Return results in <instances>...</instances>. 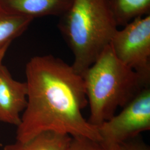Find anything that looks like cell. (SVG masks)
<instances>
[{"label": "cell", "instance_id": "obj_1", "mask_svg": "<svg viewBox=\"0 0 150 150\" xmlns=\"http://www.w3.org/2000/svg\"><path fill=\"white\" fill-rule=\"evenodd\" d=\"M27 105L17 127L16 141L54 132L101 141L97 127L82 111L88 100L84 81L72 65L51 54L36 56L26 66Z\"/></svg>", "mask_w": 150, "mask_h": 150}, {"label": "cell", "instance_id": "obj_2", "mask_svg": "<svg viewBox=\"0 0 150 150\" xmlns=\"http://www.w3.org/2000/svg\"><path fill=\"white\" fill-rule=\"evenodd\" d=\"M59 17L57 26L74 56L72 66L82 76L110 45L118 26L107 0H74Z\"/></svg>", "mask_w": 150, "mask_h": 150}, {"label": "cell", "instance_id": "obj_3", "mask_svg": "<svg viewBox=\"0 0 150 150\" xmlns=\"http://www.w3.org/2000/svg\"><path fill=\"white\" fill-rule=\"evenodd\" d=\"M82 76L90 106L88 121L96 127L150 86V82L118 59L110 45Z\"/></svg>", "mask_w": 150, "mask_h": 150}, {"label": "cell", "instance_id": "obj_4", "mask_svg": "<svg viewBox=\"0 0 150 150\" xmlns=\"http://www.w3.org/2000/svg\"><path fill=\"white\" fill-rule=\"evenodd\" d=\"M116 31L110 43L116 56L150 82V14Z\"/></svg>", "mask_w": 150, "mask_h": 150}, {"label": "cell", "instance_id": "obj_5", "mask_svg": "<svg viewBox=\"0 0 150 150\" xmlns=\"http://www.w3.org/2000/svg\"><path fill=\"white\" fill-rule=\"evenodd\" d=\"M101 141L122 142L150 129V88L146 87L115 115L97 127Z\"/></svg>", "mask_w": 150, "mask_h": 150}, {"label": "cell", "instance_id": "obj_6", "mask_svg": "<svg viewBox=\"0 0 150 150\" xmlns=\"http://www.w3.org/2000/svg\"><path fill=\"white\" fill-rule=\"evenodd\" d=\"M26 82L15 80L5 65L0 66V121L17 127L27 105Z\"/></svg>", "mask_w": 150, "mask_h": 150}, {"label": "cell", "instance_id": "obj_7", "mask_svg": "<svg viewBox=\"0 0 150 150\" xmlns=\"http://www.w3.org/2000/svg\"><path fill=\"white\" fill-rule=\"evenodd\" d=\"M74 0H0V6L17 15L34 19L44 16L60 17Z\"/></svg>", "mask_w": 150, "mask_h": 150}, {"label": "cell", "instance_id": "obj_8", "mask_svg": "<svg viewBox=\"0 0 150 150\" xmlns=\"http://www.w3.org/2000/svg\"><path fill=\"white\" fill-rule=\"evenodd\" d=\"M71 138L67 134L45 132L26 142L16 141L1 150H69Z\"/></svg>", "mask_w": 150, "mask_h": 150}, {"label": "cell", "instance_id": "obj_9", "mask_svg": "<svg viewBox=\"0 0 150 150\" xmlns=\"http://www.w3.org/2000/svg\"><path fill=\"white\" fill-rule=\"evenodd\" d=\"M118 26L150 14V0H107Z\"/></svg>", "mask_w": 150, "mask_h": 150}, {"label": "cell", "instance_id": "obj_10", "mask_svg": "<svg viewBox=\"0 0 150 150\" xmlns=\"http://www.w3.org/2000/svg\"><path fill=\"white\" fill-rule=\"evenodd\" d=\"M33 19L17 15L0 6V48L11 42L27 30Z\"/></svg>", "mask_w": 150, "mask_h": 150}, {"label": "cell", "instance_id": "obj_11", "mask_svg": "<svg viewBox=\"0 0 150 150\" xmlns=\"http://www.w3.org/2000/svg\"><path fill=\"white\" fill-rule=\"evenodd\" d=\"M100 142L104 150H150L147 145L136 138L122 142Z\"/></svg>", "mask_w": 150, "mask_h": 150}, {"label": "cell", "instance_id": "obj_12", "mask_svg": "<svg viewBox=\"0 0 150 150\" xmlns=\"http://www.w3.org/2000/svg\"><path fill=\"white\" fill-rule=\"evenodd\" d=\"M69 150H104L100 141L85 137H72Z\"/></svg>", "mask_w": 150, "mask_h": 150}, {"label": "cell", "instance_id": "obj_13", "mask_svg": "<svg viewBox=\"0 0 150 150\" xmlns=\"http://www.w3.org/2000/svg\"><path fill=\"white\" fill-rule=\"evenodd\" d=\"M9 46H6L3 48H0V66L1 64H2V61L5 56L6 52L9 47Z\"/></svg>", "mask_w": 150, "mask_h": 150}]
</instances>
